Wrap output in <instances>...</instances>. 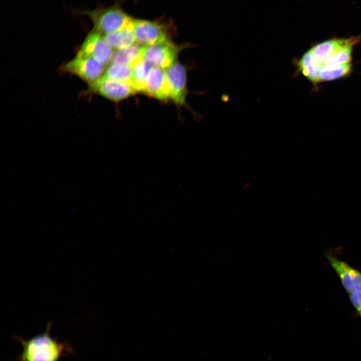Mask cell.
<instances>
[{
	"label": "cell",
	"mask_w": 361,
	"mask_h": 361,
	"mask_svg": "<svg viewBox=\"0 0 361 361\" xmlns=\"http://www.w3.org/2000/svg\"><path fill=\"white\" fill-rule=\"evenodd\" d=\"M360 37L332 39L313 45L294 59L296 75L301 74L314 85L348 76L352 70V52Z\"/></svg>",
	"instance_id": "6da1fadb"
},
{
	"label": "cell",
	"mask_w": 361,
	"mask_h": 361,
	"mask_svg": "<svg viewBox=\"0 0 361 361\" xmlns=\"http://www.w3.org/2000/svg\"><path fill=\"white\" fill-rule=\"evenodd\" d=\"M51 326L52 323L48 322L44 332L28 340L19 337L23 351L18 361H58L69 351L67 344L50 336Z\"/></svg>",
	"instance_id": "7a4b0ae2"
},
{
	"label": "cell",
	"mask_w": 361,
	"mask_h": 361,
	"mask_svg": "<svg viewBox=\"0 0 361 361\" xmlns=\"http://www.w3.org/2000/svg\"><path fill=\"white\" fill-rule=\"evenodd\" d=\"M83 13L92 21L93 29L104 35L114 33L130 25L134 19L117 5L84 11Z\"/></svg>",
	"instance_id": "3957f363"
},
{
	"label": "cell",
	"mask_w": 361,
	"mask_h": 361,
	"mask_svg": "<svg viewBox=\"0 0 361 361\" xmlns=\"http://www.w3.org/2000/svg\"><path fill=\"white\" fill-rule=\"evenodd\" d=\"M172 27L170 24L160 21L134 19L133 31L135 43L149 46L170 39Z\"/></svg>",
	"instance_id": "277c9868"
},
{
	"label": "cell",
	"mask_w": 361,
	"mask_h": 361,
	"mask_svg": "<svg viewBox=\"0 0 361 361\" xmlns=\"http://www.w3.org/2000/svg\"><path fill=\"white\" fill-rule=\"evenodd\" d=\"M62 70L79 77L89 85L103 75L105 66L95 59L78 52L72 60L61 67Z\"/></svg>",
	"instance_id": "5b68a950"
},
{
	"label": "cell",
	"mask_w": 361,
	"mask_h": 361,
	"mask_svg": "<svg viewBox=\"0 0 361 361\" xmlns=\"http://www.w3.org/2000/svg\"><path fill=\"white\" fill-rule=\"evenodd\" d=\"M183 47L170 39L156 44L142 46L141 59L152 67L166 69L174 62Z\"/></svg>",
	"instance_id": "8992f818"
},
{
	"label": "cell",
	"mask_w": 361,
	"mask_h": 361,
	"mask_svg": "<svg viewBox=\"0 0 361 361\" xmlns=\"http://www.w3.org/2000/svg\"><path fill=\"white\" fill-rule=\"evenodd\" d=\"M89 92L115 102L125 99L136 92L131 84L114 80L104 76L89 85Z\"/></svg>",
	"instance_id": "52a82bcc"
},
{
	"label": "cell",
	"mask_w": 361,
	"mask_h": 361,
	"mask_svg": "<svg viewBox=\"0 0 361 361\" xmlns=\"http://www.w3.org/2000/svg\"><path fill=\"white\" fill-rule=\"evenodd\" d=\"M79 52L95 59L104 66L111 62L114 52L104 35L94 29L86 37Z\"/></svg>",
	"instance_id": "ba28073f"
},
{
	"label": "cell",
	"mask_w": 361,
	"mask_h": 361,
	"mask_svg": "<svg viewBox=\"0 0 361 361\" xmlns=\"http://www.w3.org/2000/svg\"><path fill=\"white\" fill-rule=\"evenodd\" d=\"M325 256L348 294L361 291V272L329 252Z\"/></svg>",
	"instance_id": "9c48e42d"
},
{
	"label": "cell",
	"mask_w": 361,
	"mask_h": 361,
	"mask_svg": "<svg viewBox=\"0 0 361 361\" xmlns=\"http://www.w3.org/2000/svg\"><path fill=\"white\" fill-rule=\"evenodd\" d=\"M165 71L170 100L176 104H184L187 94V72L185 66L176 61Z\"/></svg>",
	"instance_id": "30bf717a"
},
{
	"label": "cell",
	"mask_w": 361,
	"mask_h": 361,
	"mask_svg": "<svg viewBox=\"0 0 361 361\" xmlns=\"http://www.w3.org/2000/svg\"><path fill=\"white\" fill-rule=\"evenodd\" d=\"M144 93L162 101L170 100L165 69L152 67L148 74Z\"/></svg>",
	"instance_id": "8fae6325"
},
{
	"label": "cell",
	"mask_w": 361,
	"mask_h": 361,
	"mask_svg": "<svg viewBox=\"0 0 361 361\" xmlns=\"http://www.w3.org/2000/svg\"><path fill=\"white\" fill-rule=\"evenodd\" d=\"M104 36L112 48L116 50L126 48L135 43L133 31V22L130 25L117 32Z\"/></svg>",
	"instance_id": "7c38bea8"
},
{
	"label": "cell",
	"mask_w": 361,
	"mask_h": 361,
	"mask_svg": "<svg viewBox=\"0 0 361 361\" xmlns=\"http://www.w3.org/2000/svg\"><path fill=\"white\" fill-rule=\"evenodd\" d=\"M141 46L135 43L126 48L115 50L111 63L132 66L141 59Z\"/></svg>",
	"instance_id": "4fadbf2b"
},
{
	"label": "cell",
	"mask_w": 361,
	"mask_h": 361,
	"mask_svg": "<svg viewBox=\"0 0 361 361\" xmlns=\"http://www.w3.org/2000/svg\"><path fill=\"white\" fill-rule=\"evenodd\" d=\"M131 67V85L136 92L143 93L148 74L152 67L140 59Z\"/></svg>",
	"instance_id": "5bb4252c"
},
{
	"label": "cell",
	"mask_w": 361,
	"mask_h": 361,
	"mask_svg": "<svg viewBox=\"0 0 361 361\" xmlns=\"http://www.w3.org/2000/svg\"><path fill=\"white\" fill-rule=\"evenodd\" d=\"M103 76L131 85L132 69L130 66L111 63L105 69Z\"/></svg>",
	"instance_id": "9a60e30c"
},
{
	"label": "cell",
	"mask_w": 361,
	"mask_h": 361,
	"mask_svg": "<svg viewBox=\"0 0 361 361\" xmlns=\"http://www.w3.org/2000/svg\"><path fill=\"white\" fill-rule=\"evenodd\" d=\"M350 301L361 318V291L349 293Z\"/></svg>",
	"instance_id": "2e32d148"
}]
</instances>
